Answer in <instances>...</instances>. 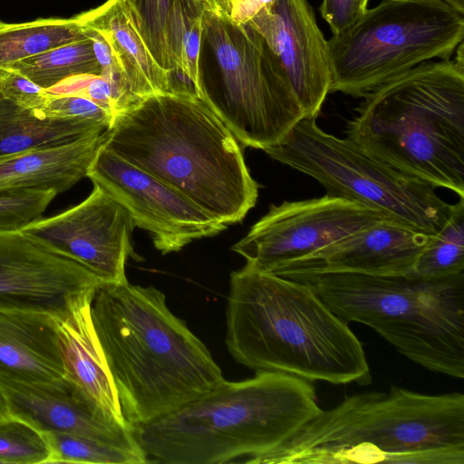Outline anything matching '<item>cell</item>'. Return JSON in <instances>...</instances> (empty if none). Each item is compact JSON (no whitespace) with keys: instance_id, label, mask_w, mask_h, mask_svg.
<instances>
[{"instance_id":"obj_5","label":"cell","mask_w":464,"mask_h":464,"mask_svg":"<svg viewBox=\"0 0 464 464\" xmlns=\"http://www.w3.org/2000/svg\"><path fill=\"white\" fill-rule=\"evenodd\" d=\"M321 411L312 382L256 372L135 428V436L148 463H253Z\"/></svg>"},{"instance_id":"obj_39","label":"cell","mask_w":464,"mask_h":464,"mask_svg":"<svg viewBox=\"0 0 464 464\" xmlns=\"http://www.w3.org/2000/svg\"><path fill=\"white\" fill-rule=\"evenodd\" d=\"M369 0H359L360 6L362 10H365L367 8Z\"/></svg>"},{"instance_id":"obj_13","label":"cell","mask_w":464,"mask_h":464,"mask_svg":"<svg viewBox=\"0 0 464 464\" xmlns=\"http://www.w3.org/2000/svg\"><path fill=\"white\" fill-rule=\"evenodd\" d=\"M103 282L79 262L21 230L0 231V308L65 317Z\"/></svg>"},{"instance_id":"obj_33","label":"cell","mask_w":464,"mask_h":464,"mask_svg":"<svg viewBox=\"0 0 464 464\" xmlns=\"http://www.w3.org/2000/svg\"><path fill=\"white\" fill-rule=\"evenodd\" d=\"M364 10L359 0H323L320 12L333 34L351 24Z\"/></svg>"},{"instance_id":"obj_11","label":"cell","mask_w":464,"mask_h":464,"mask_svg":"<svg viewBox=\"0 0 464 464\" xmlns=\"http://www.w3.org/2000/svg\"><path fill=\"white\" fill-rule=\"evenodd\" d=\"M383 219L390 218L359 203L326 194L283 201L271 205L232 250L246 259V266L272 273Z\"/></svg>"},{"instance_id":"obj_20","label":"cell","mask_w":464,"mask_h":464,"mask_svg":"<svg viewBox=\"0 0 464 464\" xmlns=\"http://www.w3.org/2000/svg\"><path fill=\"white\" fill-rule=\"evenodd\" d=\"M92 300L83 302L65 317L58 319L66 380L107 416L122 425L131 426L123 416L118 392L93 324Z\"/></svg>"},{"instance_id":"obj_38","label":"cell","mask_w":464,"mask_h":464,"mask_svg":"<svg viewBox=\"0 0 464 464\" xmlns=\"http://www.w3.org/2000/svg\"><path fill=\"white\" fill-rule=\"evenodd\" d=\"M232 0H218L221 9L225 16L228 19V13L230 8V3Z\"/></svg>"},{"instance_id":"obj_19","label":"cell","mask_w":464,"mask_h":464,"mask_svg":"<svg viewBox=\"0 0 464 464\" xmlns=\"http://www.w3.org/2000/svg\"><path fill=\"white\" fill-rule=\"evenodd\" d=\"M75 17L82 25L100 32L108 40L137 103L182 88L176 85L174 72L156 61L124 1L107 0Z\"/></svg>"},{"instance_id":"obj_18","label":"cell","mask_w":464,"mask_h":464,"mask_svg":"<svg viewBox=\"0 0 464 464\" xmlns=\"http://www.w3.org/2000/svg\"><path fill=\"white\" fill-rule=\"evenodd\" d=\"M0 377L27 382L66 379L58 318L48 313L0 308Z\"/></svg>"},{"instance_id":"obj_3","label":"cell","mask_w":464,"mask_h":464,"mask_svg":"<svg viewBox=\"0 0 464 464\" xmlns=\"http://www.w3.org/2000/svg\"><path fill=\"white\" fill-rule=\"evenodd\" d=\"M226 344L256 372L333 384L372 382L362 343L304 282L246 265L230 275Z\"/></svg>"},{"instance_id":"obj_30","label":"cell","mask_w":464,"mask_h":464,"mask_svg":"<svg viewBox=\"0 0 464 464\" xmlns=\"http://www.w3.org/2000/svg\"><path fill=\"white\" fill-rule=\"evenodd\" d=\"M57 192L23 189L0 192V231L21 230L42 218Z\"/></svg>"},{"instance_id":"obj_35","label":"cell","mask_w":464,"mask_h":464,"mask_svg":"<svg viewBox=\"0 0 464 464\" xmlns=\"http://www.w3.org/2000/svg\"><path fill=\"white\" fill-rule=\"evenodd\" d=\"M187 5L198 9V10H206L212 13L217 14L218 15L222 16L223 18L227 19L219 5L218 0H180Z\"/></svg>"},{"instance_id":"obj_4","label":"cell","mask_w":464,"mask_h":464,"mask_svg":"<svg viewBox=\"0 0 464 464\" xmlns=\"http://www.w3.org/2000/svg\"><path fill=\"white\" fill-rule=\"evenodd\" d=\"M464 464V395L393 386L345 397L253 464Z\"/></svg>"},{"instance_id":"obj_24","label":"cell","mask_w":464,"mask_h":464,"mask_svg":"<svg viewBox=\"0 0 464 464\" xmlns=\"http://www.w3.org/2000/svg\"><path fill=\"white\" fill-rule=\"evenodd\" d=\"M8 69L20 72L45 90L73 75H101V67L88 37L25 58Z\"/></svg>"},{"instance_id":"obj_26","label":"cell","mask_w":464,"mask_h":464,"mask_svg":"<svg viewBox=\"0 0 464 464\" xmlns=\"http://www.w3.org/2000/svg\"><path fill=\"white\" fill-rule=\"evenodd\" d=\"M205 11L173 0L169 16V43L176 72L188 80L198 98L203 89L199 57Z\"/></svg>"},{"instance_id":"obj_9","label":"cell","mask_w":464,"mask_h":464,"mask_svg":"<svg viewBox=\"0 0 464 464\" xmlns=\"http://www.w3.org/2000/svg\"><path fill=\"white\" fill-rule=\"evenodd\" d=\"M264 151L315 179L326 195L430 235L444 226L455 207L433 185L381 161L347 138L324 131L315 118H303L281 142Z\"/></svg>"},{"instance_id":"obj_23","label":"cell","mask_w":464,"mask_h":464,"mask_svg":"<svg viewBox=\"0 0 464 464\" xmlns=\"http://www.w3.org/2000/svg\"><path fill=\"white\" fill-rule=\"evenodd\" d=\"M84 38L76 17L41 18L18 24L0 21V69Z\"/></svg>"},{"instance_id":"obj_25","label":"cell","mask_w":464,"mask_h":464,"mask_svg":"<svg viewBox=\"0 0 464 464\" xmlns=\"http://www.w3.org/2000/svg\"><path fill=\"white\" fill-rule=\"evenodd\" d=\"M464 272V198L455 203L444 226L431 235L420 253L412 274L440 279Z\"/></svg>"},{"instance_id":"obj_34","label":"cell","mask_w":464,"mask_h":464,"mask_svg":"<svg viewBox=\"0 0 464 464\" xmlns=\"http://www.w3.org/2000/svg\"><path fill=\"white\" fill-rule=\"evenodd\" d=\"M276 0H232L228 20L237 25H246L263 9L272 6Z\"/></svg>"},{"instance_id":"obj_17","label":"cell","mask_w":464,"mask_h":464,"mask_svg":"<svg viewBox=\"0 0 464 464\" xmlns=\"http://www.w3.org/2000/svg\"><path fill=\"white\" fill-rule=\"evenodd\" d=\"M430 236L397 221L383 219L271 274L283 277L323 273L411 275Z\"/></svg>"},{"instance_id":"obj_27","label":"cell","mask_w":464,"mask_h":464,"mask_svg":"<svg viewBox=\"0 0 464 464\" xmlns=\"http://www.w3.org/2000/svg\"><path fill=\"white\" fill-rule=\"evenodd\" d=\"M51 457L49 463L145 464L144 453L87 438L56 432H43Z\"/></svg>"},{"instance_id":"obj_22","label":"cell","mask_w":464,"mask_h":464,"mask_svg":"<svg viewBox=\"0 0 464 464\" xmlns=\"http://www.w3.org/2000/svg\"><path fill=\"white\" fill-rule=\"evenodd\" d=\"M106 130L91 120L44 116L0 92V156L61 145Z\"/></svg>"},{"instance_id":"obj_2","label":"cell","mask_w":464,"mask_h":464,"mask_svg":"<svg viewBox=\"0 0 464 464\" xmlns=\"http://www.w3.org/2000/svg\"><path fill=\"white\" fill-rule=\"evenodd\" d=\"M92 317L123 416L134 428L226 381L206 345L154 286L103 283L92 300Z\"/></svg>"},{"instance_id":"obj_31","label":"cell","mask_w":464,"mask_h":464,"mask_svg":"<svg viewBox=\"0 0 464 464\" xmlns=\"http://www.w3.org/2000/svg\"><path fill=\"white\" fill-rule=\"evenodd\" d=\"M46 117L81 118L102 124L107 130L115 117L92 101L79 95H53L47 92L45 103L39 112Z\"/></svg>"},{"instance_id":"obj_41","label":"cell","mask_w":464,"mask_h":464,"mask_svg":"<svg viewBox=\"0 0 464 464\" xmlns=\"http://www.w3.org/2000/svg\"><path fill=\"white\" fill-rule=\"evenodd\" d=\"M121 1H125V0H121Z\"/></svg>"},{"instance_id":"obj_7","label":"cell","mask_w":464,"mask_h":464,"mask_svg":"<svg viewBox=\"0 0 464 464\" xmlns=\"http://www.w3.org/2000/svg\"><path fill=\"white\" fill-rule=\"evenodd\" d=\"M286 278L308 284L338 317L372 328L413 362L464 378V272L440 279L358 273Z\"/></svg>"},{"instance_id":"obj_40","label":"cell","mask_w":464,"mask_h":464,"mask_svg":"<svg viewBox=\"0 0 464 464\" xmlns=\"http://www.w3.org/2000/svg\"><path fill=\"white\" fill-rule=\"evenodd\" d=\"M1 72H2V69H0V74H1Z\"/></svg>"},{"instance_id":"obj_36","label":"cell","mask_w":464,"mask_h":464,"mask_svg":"<svg viewBox=\"0 0 464 464\" xmlns=\"http://www.w3.org/2000/svg\"><path fill=\"white\" fill-rule=\"evenodd\" d=\"M455 11L464 15V0H441Z\"/></svg>"},{"instance_id":"obj_12","label":"cell","mask_w":464,"mask_h":464,"mask_svg":"<svg viewBox=\"0 0 464 464\" xmlns=\"http://www.w3.org/2000/svg\"><path fill=\"white\" fill-rule=\"evenodd\" d=\"M86 177L128 210L134 227L148 231L154 246L163 255L178 252L194 240L215 236L227 227L103 144Z\"/></svg>"},{"instance_id":"obj_29","label":"cell","mask_w":464,"mask_h":464,"mask_svg":"<svg viewBox=\"0 0 464 464\" xmlns=\"http://www.w3.org/2000/svg\"><path fill=\"white\" fill-rule=\"evenodd\" d=\"M50 457L43 432L14 417L0 420V463H49Z\"/></svg>"},{"instance_id":"obj_21","label":"cell","mask_w":464,"mask_h":464,"mask_svg":"<svg viewBox=\"0 0 464 464\" xmlns=\"http://www.w3.org/2000/svg\"><path fill=\"white\" fill-rule=\"evenodd\" d=\"M103 142L104 132L61 145L0 156V192H63L87 176Z\"/></svg>"},{"instance_id":"obj_28","label":"cell","mask_w":464,"mask_h":464,"mask_svg":"<svg viewBox=\"0 0 464 464\" xmlns=\"http://www.w3.org/2000/svg\"><path fill=\"white\" fill-rule=\"evenodd\" d=\"M134 23L150 53L167 70L176 72L169 43V16L173 0H125Z\"/></svg>"},{"instance_id":"obj_37","label":"cell","mask_w":464,"mask_h":464,"mask_svg":"<svg viewBox=\"0 0 464 464\" xmlns=\"http://www.w3.org/2000/svg\"><path fill=\"white\" fill-rule=\"evenodd\" d=\"M9 417L6 405L5 403V401L0 394V420H5Z\"/></svg>"},{"instance_id":"obj_15","label":"cell","mask_w":464,"mask_h":464,"mask_svg":"<svg viewBox=\"0 0 464 464\" xmlns=\"http://www.w3.org/2000/svg\"><path fill=\"white\" fill-rule=\"evenodd\" d=\"M247 25L276 57L304 111L317 118L330 92L327 40L306 0H276Z\"/></svg>"},{"instance_id":"obj_6","label":"cell","mask_w":464,"mask_h":464,"mask_svg":"<svg viewBox=\"0 0 464 464\" xmlns=\"http://www.w3.org/2000/svg\"><path fill=\"white\" fill-rule=\"evenodd\" d=\"M372 90L346 138L381 161L464 198V51Z\"/></svg>"},{"instance_id":"obj_32","label":"cell","mask_w":464,"mask_h":464,"mask_svg":"<svg viewBox=\"0 0 464 464\" xmlns=\"http://www.w3.org/2000/svg\"><path fill=\"white\" fill-rule=\"evenodd\" d=\"M0 92L16 104L38 112L43 109L47 98L45 89L11 69H2Z\"/></svg>"},{"instance_id":"obj_14","label":"cell","mask_w":464,"mask_h":464,"mask_svg":"<svg viewBox=\"0 0 464 464\" xmlns=\"http://www.w3.org/2000/svg\"><path fill=\"white\" fill-rule=\"evenodd\" d=\"M131 216L111 196L93 185L80 204L22 230L94 273L103 283L127 281L131 250Z\"/></svg>"},{"instance_id":"obj_16","label":"cell","mask_w":464,"mask_h":464,"mask_svg":"<svg viewBox=\"0 0 464 464\" xmlns=\"http://www.w3.org/2000/svg\"><path fill=\"white\" fill-rule=\"evenodd\" d=\"M0 394L9 416L27 422L41 432L87 438L144 453L134 427L122 425L107 416L66 379L27 382L0 377Z\"/></svg>"},{"instance_id":"obj_10","label":"cell","mask_w":464,"mask_h":464,"mask_svg":"<svg viewBox=\"0 0 464 464\" xmlns=\"http://www.w3.org/2000/svg\"><path fill=\"white\" fill-rule=\"evenodd\" d=\"M203 34L220 82L202 101L245 147L265 150L281 142L304 114L263 38L247 24L209 11L203 14Z\"/></svg>"},{"instance_id":"obj_8","label":"cell","mask_w":464,"mask_h":464,"mask_svg":"<svg viewBox=\"0 0 464 464\" xmlns=\"http://www.w3.org/2000/svg\"><path fill=\"white\" fill-rule=\"evenodd\" d=\"M464 15L441 0H382L327 40L330 92L364 97L463 42Z\"/></svg>"},{"instance_id":"obj_1","label":"cell","mask_w":464,"mask_h":464,"mask_svg":"<svg viewBox=\"0 0 464 464\" xmlns=\"http://www.w3.org/2000/svg\"><path fill=\"white\" fill-rule=\"evenodd\" d=\"M103 145L226 226L256 203L258 185L240 143L190 87L149 97L117 115Z\"/></svg>"}]
</instances>
